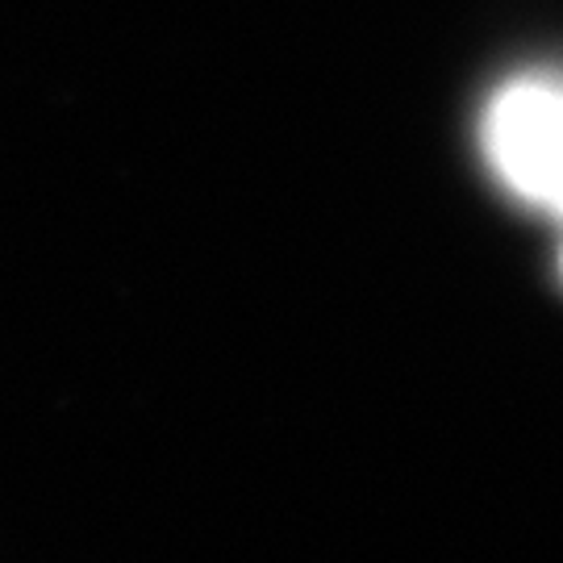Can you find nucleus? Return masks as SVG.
<instances>
[{"label": "nucleus", "mask_w": 563, "mask_h": 563, "mask_svg": "<svg viewBox=\"0 0 563 563\" xmlns=\"http://www.w3.org/2000/svg\"><path fill=\"white\" fill-rule=\"evenodd\" d=\"M488 159L518 197L563 218V84L518 80L484 118Z\"/></svg>", "instance_id": "1"}]
</instances>
